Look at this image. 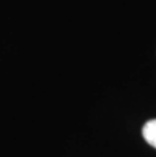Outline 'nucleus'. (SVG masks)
<instances>
[{
  "label": "nucleus",
  "instance_id": "1",
  "mask_svg": "<svg viewBox=\"0 0 156 157\" xmlns=\"http://www.w3.org/2000/svg\"><path fill=\"white\" fill-rule=\"evenodd\" d=\"M142 135L149 145L156 148V120H151L145 124L142 129Z\"/></svg>",
  "mask_w": 156,
  "mask_h": 157
}]
</instances>
